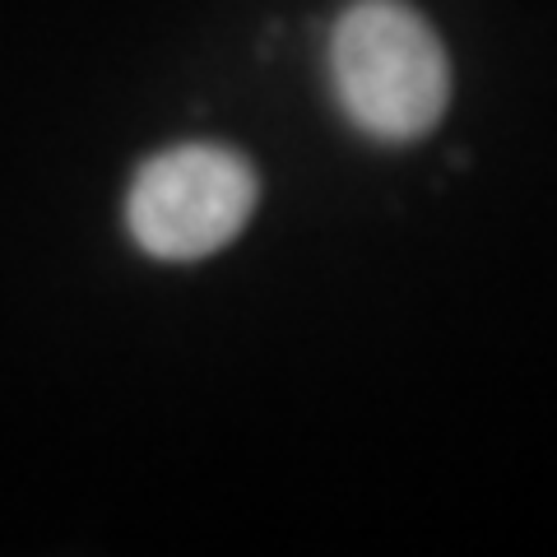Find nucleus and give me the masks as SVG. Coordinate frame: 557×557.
<instances>
[{
	"label": "nucleus",
	"mask_w": 557,
	"mask_h": 557,
	"mask_svg": "<svg viewBox=\"0 0 557 557\" xmlns=\"http://www.w3.org/2000/svg\"><path fill=\"white\" fill-rule=\"evenodd\" d=\"M325 70L348 126L376 145H413L450 108V57L409 0L344 5Z\"/></svg>",
	"instance_id": "nucleus-1"
},
{
	"label": "nucleus",
	"mask_w": 557,
	"mask_h": 557,
	"mask_svg": "<svg viewBox=\"0 0 557 557\" xmlns=\"http://www.w3.org/2000/svg\"><path fill=\"white\" fill-rule=\"evenodd\" d=\"M260 200L251 159L214 139H186L135 172L126 190V233L153 260H205L247 228Z\"/></svg>",
	"instance_id": "nucleus-2"
}]
</instances>
